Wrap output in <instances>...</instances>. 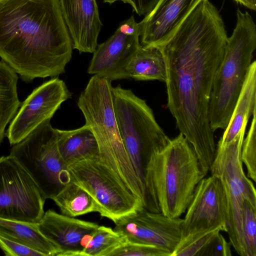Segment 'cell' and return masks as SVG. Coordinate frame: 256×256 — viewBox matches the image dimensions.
<instances>
[{
	"instance_id": "cell-13",
	"label": "cell",
	"mask_w": 256,
	"mask_h": 256,
	"mask_svg": "<svg viewBox=\"0 0 256 256\" xmlns=\"http://www.w3.org/2000/svg\"><path fill=\"white\" fill-rule=\"evenodd\" d=\"M182 220L144 208L116 224L114 230L128 242L155 246L172 255L182 238Z\"/></svg>"
},
{
	"instance_id": "cell-26",
	"label": "cell",
	"mask_w": 256,
	"mask_h": 256,
	"mask_svg": "<svg viewBox=\"0 0 256 256\" xmlns=\"http://www.w3.org/2000/svg\"><path fill=\"white\" fill-rule=\"evenodd\" d=\"M242 228L245 256H256V206L244 202Z\"/></svg>"
},
{
	"instance_id": "cell-15",
	"label": "cell",
	"mask_w": 256,
	"mask_h": 256,
	"mask_svg": "<svg viewBox=\"0 0 256 256\" xmlns=\"http://www.w3.org/2000/svg\"><path fill=\"white\" fill-rule=\"evenodd\" d=\"M203 0H160L140 22V44L158 49L165 44Z\"/></svg>"
},
{
	"instance_id": "cell-27",
	"label": "cell",
	"mask_w": 256,
	"mask_h": 256,
	"mask_svg": "<svg viewBox=\"0 0 256 256\" xmlns=\"http://www.w3.org/2000/svg\"><path fill=\"white\" fill-rule=\"evenodd\" d=\"M248 132L244 138L240 158L247 170V176L256 182V110L252 114Z\"/></svg>"
},
{
	"instance_id": "cell-18",
	"label": "cell",
	"mask_w": 256,
	"mask_h": 256,
	"mask_svg": "<svg viewBox=\"0 0 256 256\" xmlns=\"http://www.w3.org/2000/svg\"><path fill=\"white\" fill-rule=\"evenodd\" d=\"M60 154L68 166L76 162L100 156L99 148L91 128L86 124L72 130L56 128Z\"/></svg>"
},
{
	"instance_id": "cell-24",
	"label": "cell",
	"mask_w": 256,
	"mask_h": 256,
	"mask_svg": "<svg viewBox=\"0 0 256 256\" xmlns=\"http://www.w3.org/2000/svg\"><path fill=\"white\" fill-rule=\"evenodd\" d=\"M126 242L124 236L114 228L99 226L90 236L80 256H108Z\"/></svg>"
},
{
	"instance_id": "cell-30",
	"label": "cell",
	"mask_w": 256,
	"mask_h": 256,
	"mask_svg": "<svg viewBox=\"0 0 256 256\" xmlns=\"http://www.w3.org/2000/svg\"><path fill=\"white\" fill-rule=\"evenodd\" d=\"M219 232L208 244L200 256H231L230 242H228Z\"/></svg>"
},
{
	"instance_id": "cell-12",
	"label": "cell",
	"mask_w": 256,
	"mask_h": 256,
	"mask_svg": "<svg viewBox=\"0 0 256 256\" xmlns=\"http://www.w3.org/2000/svg\"><path fill=\"white\" fill-rule=\"evenodd\" d=\"M70 96L65 82L56 77L34 88L10 122L6 134L10 144L20 142L42 122L51 120Z\"/></svg>"
},
{
	"instance_id": "cell-5",
	"label": "cell",
	"mask_w": 256,
	"mask_h": 256,
	"mask_svg": "<svg viewBox=\"0 0 256 256\" xmlns=\"http://www.w3.org/2000/svg\"><path fill=\"white\" fill-rule=\"evenodd\" d=\"M236 17L210 95L208 118L214 132L227 127L256 48V26L252 16L248 12L238 9Z\"/></svg>"
},
{
	"instance_id": "cell-11",
	"label": "cell",
	"mask_w": 256,
	"mask_h": 256,
	"mask_svg": "<svg viewBox=\"0 0 256 256\" xmlns=\"http://www.w3.org/2000/svg\"><path fill=\"white\" fill-rule=\"evenodd\" d=\"M186 212L181 240L215 230L226 232L227 202L219 177L211 174L199 182Z\"/></svg>"
},
{
	"instance_id": "cell-29",
	"label": "cell",
	"mask_w": 256,
	"mask_h": 256,
	"mask_svg": "<svg viewBox=\"0 0 256 256\" xmlns=\"http://www.w3.org/2000/svg\"><path fill=\"white\" fill-rule=\"evenodd\" d=\"M0 248L6 256H44L34 249L0 236Z\"/></svg>"
},
{
	"instance_id": "cell-19",
	"label": "cell",
	"mask_w": 256,
	"mask_h": 256,
	"mask_svg": "<svg viewBox=\"0 0 256 256\" xmlns=\"http://www.w3.org/2000/svg\"><path fill=\"white\" fill-rule=\"evenodd\" d=\"M256 110V62H252L241 92L224 134L218 142L220 144L232 141Z\"/></svg>"
},
{
	"instance_id": "cell-28",
	"label": "cell",
	"mask_w": 256,
	"mask_h": 256,
	"mask_svg": "<svg viewBox=\"0 0 256 256\" xmlns=\"http://www.w3.org/2000/svg\"><path fill=\"white\" fill-rule=\"evenodd\" d=\"M108 256H171V253L155 246L126 241Z\"/></svg>"
},
{
	"instance_id": "cell-14",
	"label": "cell",
	"mask_w": 256,
	"mask_h": 256,
	"mask_svg": "<svg viewBox=\"0 0 256 256\" xmlns=\"http://www.w3.org/2000/svg\"><path fill=\"white\" fill-rule=\"evenodd\" d=\"M140 34V30L128 34L118 27L110 38L98 44L88 73L111 82L128 78L126 68L141 45Z\"/></svg>"
},
{
	"instance_id": "cell-2",
	"label": "cell",
	"mask_w": 256,
	"mask_h": 256,
	"mask_svg": "<svg viewBox=\"0 0 256 256\" xmlns=\"http://www.w3.org/2000/svg\"><path fill=\"white\" fill-rule=\"evenodd\" d=\"M72 49L59 0H0V58L22 81L64 74Z\"/></svg>"
},
{
	"instance_id": "cell-31",
	"label": "cell",
	"mask_w": 256,
	"mask_h": 256,
	"mask_svg": "<svg viewBox=\"0 0 256 256\" xmlns=\"http://www.w3.org/2000/svg\"><path fill=\"white\" fill-rule=\"evenodd\" d=\"M105 3L110 4L121 1L130 4L132 10L140 16H146L156 5L160 0H102Z\"/></svg>"
},
{
	"instance_id": "cell-25",
	"label": "cell",
	"mask_w": 256,
	"mask_h": 256,
	"mask_svg": "<svg viewBox=\"0 0 256 256\" xmlns=\"http://www.w3.org/2000/svg\"><path fill=\"white\" fill-rule=\"evenodd\" d=\"M218 230L198 233L182 239L171 256H200Z\"/></svg>"
},
{
	"instance_id": "cell-32",
	"label": "cell",
	"mask_w": 256,
	"mask_h": 256,
	"mask_svg": "<svg viewBox=\"0 0 256 256\" xmlns=\"http://www.w3.org/2000/svg\"><path fill=\"white\" fill-rule=\"evenodd\" d=\"M250 10H256V0H234Z\"/></svg>"
},
{
	"instance_id": "cell-7",
	"label": "cell",
	"mask_w": 256,
	"mask_h": 256,
	"mask_svg": "<svg viewBox=\"0 0 256 256\" xmlns=\"http://www.w3.org/2000/svg\"><path fill=\"white\" fill-rule=\"evenodd\" d=\"M246 124L230 142H218L210 172L222 182L227 202V231L230 242L236 252L244 256L242 220L244 202L256 206V192L252 182L244 171L240 152Z\"/></svg>"
},
{
	"instance_id": "cell-23",
	"label": "cell",
	"mask_w": 256,
	"mask_h": 256,
	"mask_svg": "<svg viewBox=\"0 0 256 256\" xmlns=\"http://www.w3.org/2000/svg\"><path fill=\"white\" fill-rule=\"evenodd\" d=\"M61 214L76 217L92 212H98L96 202L90 194L71 181L52 199Z\"/></svg>"
},
{
	"instance_id": "cell-20",
	"label": "cell",
	"mask_w": 256,
	"mask_h": 256,
	"mask_svg": "<svg viewBox=\"0 0 256 256\" xmlns=\"http://www.w3.org/2000/svg\"><path fill=\"white\" fill-rule=\"evenodd\" d=\"M0 236L34 249L44 256H58L55 246L40 232L38 222L0 218Z\"/></svg>"
},
{
	"instance_id": "cell-21",
	"label": "cell",
	"mask_w": 256,
	"mask_h": 256,
	"mask_svg": "<svg viewBox=\"0 0 256 256\" xmlns=\"http://www.w3.org/2000/svg\"><path fill=\"white\" fill-rule=\"evenodd\" d=\"M126 74L128 78L136 80H166V68L164 58L156 48L140 46L130 62Z\"/></svg>"
},
{
	"instance_id": "cell-8",
	"label": "cell",
	"mask_w": 256,
	"mask_h": 256,
	"mask_svg": "<svg viewBox=\"0 0 256 256\" xmlns=\"http://www.w3.org/2000/svg\"><path fill=\"white\" fill-rule=\"evenodd\" d=\"M50 122H44L14 144L10 154L29 174L46 200H52L72 181L68 166L58 149L56 128Z\"/></svg>"
},
{
	"instance_id": "cell-17",
	"label": "cell",
	"mask_w": 256,
	"mask_h": 256,
	"mask_svg": "<svg viewBox=\"0 0 256 256\" xmlns=\"http://www.w3.org/2000/svg\"><path fill=\"white\" fill-rule=\"evenodd\" d=\"M72 48L93 53L102 26L96 0H59Z\"/></svg>"
},
{
	"instance_id": "cell-10",
	"label": "cell",
	"mask_w": 256,
	"mask_h": 256,
	"mask_svg": "<svg viewBox=\"0 0 256 256\" xmlns=\"http://www.w3.org/2000/svg\"><path fill=\"white\" fill-rule=\"evenodd\" d=\"M46 199L34 180L12 156L0 157V218L38 222Z\"/></svg>"
},
{
	"instance_id": "cell-6",
	"label": "cell",
	"mask_w": 256,
	"mask_h": 256,
	"mask_svg": "<svg viewBox=\"0 0 256 256\" xmlns=\"http://www.w3.org/2000/svg\"><path fill=\"white\" fill-rule=\"evenodd\" d=\"M112 92L115 116L124 146L146 190V163L152 154L164 148L170 139L158 124L145 100L120 85L112 86Z\"/></svg>"
},
{
	"instance_id": "cell-1",
	"label": "cell",
	"mask_w": 256,
	"mask_h": 256,
	"mask_svg": "<svg viewBox=\"0 0 256 256\" xmlns=\"http://www.w3.org/2000/svg\"><path fill=\"white\" fill-rule=\"evenodd\" d=\"M228 38L218 10L210 0H203L158 49L166 64L167 106L206 174L216 151L209 103Z\"/></svg>"
},
{
	"instance_id": "cell-4",
	"label": "cell",
	"mask_w": 256,
	"mask_h": 256,
	"mask_svg": "<svg viewBox=\"0 0 256 256\" xmlns=\"http://www.w3.org/2000/svg\"><path fill=\"white\" fill-rule=\"evenodd\" d=\"M112 82L94 75L79 96L78 106L85 124L96 138L100 160L146 204V190L138 178L124 146L116 122Z\"/></svg>"
},
{
	"instance_id": "cell-9",
	"label": "cell",
	"mask_w": 256,
	"mask_h": 256,
	"mask_svg": "<svg viewBox=\"0 0 256 256\" xmlns=\"http://www.w3.org/2000/svg\"><path fill=\"white\" fill-rule=\"evenodd\" d=\"M71 180L92 198L98 212L115 224L144 208L142 200L100 159H85L68 165Z\"/></svg>"
},
{
	"instance_id": "cell-16",
	"label": "cell",
	"mask_w": 256,
	"mask_h": 256,
	"mask_svg": "<svg viewBox=\"0 0 256 256\" xmlns=\"http://www.w3.org/2000/svg\"><path fill=\"white\" fill-rule=\"evenodd\" d=\"M38 225L42 234L57 250V256H80L90 236L99 226L52 210L44 212Z\"/></svg>"
},
{
	"instance_id": "cell-22",
	"label": "cell",
	"mask_w": 256,
	"mask_h": 256,
	"mask_svg": "<svg viewBox=\"0 0 256 256\" xmlns=\"http://www.w3.org/2000/svg\"><path fill=\"white\" fill-rule=\"evenodd\" d=\"M18 74L6 62L0 60V144L5 129L21 105L17 92Z\"/></svg>"
},
{
	"instance_id": "cell-3",
	"label": "cell",
	"mask_w": 256,
	"mask_h": 256,
	"mask_svg": "<svg viewBox=\"0 0 256 256\" xmlns=\"http://www.w3.org/2000/svg\"><path fill=\"white\" fill-rule=\"evenodd\" d=\"M206 176L191 144L180 134L152 154L144 169L145 208L171 218L180 217L196 188Z\"/></svg>"
}]
</instances>
